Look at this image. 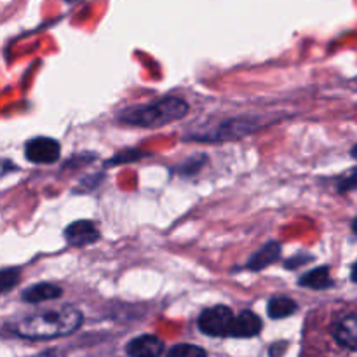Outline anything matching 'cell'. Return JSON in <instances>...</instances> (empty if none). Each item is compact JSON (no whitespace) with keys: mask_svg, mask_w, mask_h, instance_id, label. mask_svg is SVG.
Listing matches in <instances>:
<instances>
[{"mask_svg":"<svg viewBox=\"0 0 357 357\" xmlns=\"http://www.w3.org/2000/svg\"><path fill=\"white\" fill-rule=\"evenodd\" d=\"M82 312L72 305L38 310L17 323L16 333L28 340H51L66 337L82 326Z\"/></svg>","mask_w":357,"mask_h":357,"instance_id":"1","label":"cell"},{"mask_svg":"<svg viewBox=\"0 0 357 357\" xmlns=\"http://www.w3.org/2000/svg\"><path fill=\"white\" fill-rule=\"evenodd\" d=\"M188 103L183 98L166 96L145 105H135L121 110L119 122L136 128H160L187 117Z\"/></svg>","mask_w":357,"mask_h":357,"instance_id":"2","label":"cell"},{"mask_svg":"<svg viewBox=\"0 0 357 357\" xmlns=\"http://www.w3.org/2000/svg\"><path fill=\"white\" fill-rule=\"evenodd\" d=\"M261 128L260 117H241V119H230V121L220 122L216 128L209 129L206 132H197L192 136V139H199V142H222V139H239L243 136L251 135L257 129Z\"/></svg>","mask_w":357,"mask_h":357,"instance_id":"3","label":"cell"},{"mask_svg":"<svg viewBox=\"0 0 357 357\" xmlns=\"http://www.w3.org/2000/svg\"><path fill=\"white\" fill-rule=\"evenodd\" d=\"M234 312L225 305H216L206 309L199 316V330L208 337H230L232 335Z\"/></svg>","mask_w":357,"mask_h":357,"instance_id":"4","label":"cell"},{"mask_svg":"<svg viewBox=\"0 0 357 357\" xmlns=\"http://www.w3.org/2000/svg\"><path fill=\"white\" fill-rule=\"evenodd\" d=\"M24 155L33 164H54L61 155V146L54 138L37 136V138H31L26 142Z\"/></svg>","mask_w":357,"mask_h":357,"instance_id":"5","label":"cell"},{"mask_svg":"<svg viewBox=\"0 0 357 357\" xmlns=\"http://www.w3.org/2000/svg\"><path fill=\"white\" fill-rule=\"evenodd\" d=\"M63 236H65L66 243H68L70 246L82 248L96 243V241L100 239V230H98V227L94 225V222H91V220H77V222L70 223V225L66 227Z\"/></svg>","mask_w":357,"mask_h":357,"instance_id":"6","label":"cell"},{"mask_svg":"<svg viewBox=\"0 0 357 357\" xmlns=\"http://www.w3.org/2000/svg\"><path fill=\"white\" fill-rule=\"evenodd\" d=\"M333 338L340 347L356 351L357 349V317L347 314L333 324Z\"/></svg>","mask_w":357,"mask_h":357,"instance_id":"7","label":"cell"},{"mask_svg":"<svg viewBox=\"0 0 357 357\" xmlns=\"http://www.w3.org/2000/svg\"><path fill=\"white\" fill-rule=\"evenodd\" d=\"M164 351V342L153 335H142L132 338L126 347L129 357H159Z\"/></svg>","mask_w":357,"mask_h":357,"instance_id":"8","label":"cell"},{"mask_svg":"<svg viewBox=\"0 0 357 357\" xmlns=\"http://www.w3.org/2000/svg\"><path fill=\"white\" fill-rule=\"evenodd\" d=\"M264 324H261V319L251 310H243L239 316L234 317L232 324V335L230 337L234 338H253L257 337L261 331Z\"/></svg>","mask_w":357,"mask_h":357,"instance_id":"9","label":"cell"},{"mask_svg":"<svg viewBox=\"0 0 357 357\" xmlns=\"http://www.w3.org/2000/svg\"><path fill=\"white\" fill-rule=\"evenodd\" d=\"M279 257H281V244L278 241H268L267 244H264L260 250L251 255L246 267L253 272L264 271V268L271 267L274 261H278Z\"/></svg>","mask_w":357,"mask_h":357,"instance_id":"10","label":"cell"},{"mask_svg":"<svg viewBox=\"0 0 357 357\" xmlns=\"http://www.w3.org/2000/svg\"><path fill=\"white\" fill-rule=\"evenodd\" d=\"M63 296V289L59 286L51 284V282H40V284H33L26 288L21 295V300L31 305H38L44 302H52Z\"/></svg>","mask_w":357,"mask_h":357,"instance_id":"11","label":"cell"},{"mask_svg":"<svg viewBox=\"0 0 357 357\" xmlns=\"http://www.w3.org/2000/svg\"><path fill=\"white\" fill-rule=\"evenodd\" d=\"M298 284L303 286V288L316 289V291H319V289L330 288V286L333 284V281H331L328 267H317V268H314V271L303 274L302 278H300Z\"/></svg>","mask_w":357,"mask_h":357,"instance_id":"12","label":"cell"},{"mask_svg":"<svg viewBox=\"0 0 357 357\" xmlns=\"http://www.w3.org/2000/svg\"><path fill=\"white\" fill-rule=\"evenodd\" d=\"M296 310H298V305L295 300L288 296H275L267 305V314L271 319H284V317L293 316Z\"/></svg>","mask_w":357,"mask_h":357,"instance_id":"13","label":"cell"},{"mask_svg":"<svg viewBox=\"0 0 357 357\" xmlns=\"http://www.w3.org/2000/svg\"><path fill=\"white\" fill-rule=\"evenodd\" d=\"M20 278H21L20 268H14V267L2 268V271H0V295H3V293L16 288V286L20 284Z\"/></svg>","mask_w":357,"mask_h":357,"instance_id":"14","label":"cell"},{"mask_svg":"<svg viewBox=\"0 0 357 357\" xmlns=\"http://www.w3.org/2000/svg\"><path fill=\"white\" fill-rule=\"evenodd\" d=\"M167 357H208V352H206L204 349L197 347V345L181 344L174 345V347L167 352Z\"/></svg>","mask_w":357,"mask_h":357,"instance_id":"15","label":"cell"},{"mask_svg":"<svg viewBox=\"0 0 357 357\" xmlns=\"http://www.w3.org/2000/svg\"><path fill=\"white\" fill-rule=\"evenodd\" d=\"M146 153L145 152H142V150H132V153L131 155H124V153H119V155H115L114 159L110 160V166H114V164H117V162H126V160H138V159H142V157H145Z\"/></svg>","mask_w":357,"mask_h":357,"instance_id":"16","label":"cell"},{"mask_svg":"<svg viewBox=\"0 0 357 357\" xmlns=\"http://www.w3.org/2000/svg\"><path fill=\"white\" fill-rule=\"evenodd\" d=\"M354 187H356V173L352 171L351 176L345 178V180L342 181L340 185H338V190L344 192V194H345V192H349V190H354Z\"/></svg>","mask_w":357,"mask_h":357,"instance_id":"17","label":"cell"},{"mask_svg":"<svg viewBox=\"0 0 357 357\" xmlns=\"http://www.w3.org/2000/svg\"><path fill=\"white\" fill-rule=\"evenodd\" d=\"M305 260H312V257H303V255H298L296 258H293V260H289L288 264H286V267L288 268H296L298 265H303V261Z\"/></svg>","mask_w":357,"mask_h":357,"instance_id":"18","label":"cell"},{"mask_svg":"<svg viewBox=\"0 0 357 357\" xmlns=\"http://www.w3.org/2000/svg\"><path fill=\"white\" fill-rule=\"evenodd\" d=\"M351 278H352V281H356V264L352 265V274H351Z\"/></svg>","mask_w":357,"mask_h":357,"instance_id":"19","label":"cell"}]
</instances>
